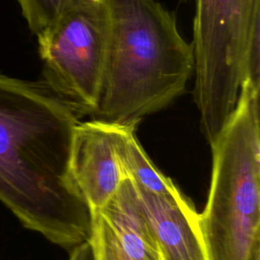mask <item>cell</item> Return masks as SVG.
<instances>
[{"mask_svg":"<svg viewBox=\"0 0 260 260\" xmlns=\"http://www.w3.org/2000/svg\"><path fill=\"white\" fill-rule=\"evenodd\" d=\"M77 114L44 81L0 73V202L65 249L87 242L90 210L69 170Z\"/></svg>","mask_w":260,"mask_h":260,"instance_id":"obj_1","label":"cell"},{"mask_svg":"<svg viewBox=\"0 0 260 260\" xmlns=\"http://www.w3.org/2000/svg\"><path fill=\"white\" fill-rule=\"evenodd\" d=\"M111 34L93 120L136 124L180 96L193 75L192 44L155 0H108Z\"/></svg>","mask_w":260,"mask_h":260,"instance_id":"obj_2","label":"cell"},{"mask_svg":"<svg viewBox=\"0 0 260 260\" xmlns=\"http://www.w3.org/2000/svg\"><path fill=\"white\" fill-rule=\"evenodd\" d=\"M259 93L244 80L234 112L210 144V188L199 213L207 260L260 256Z\"/></svg>","mask_w":260,"mask_h":260,"instance_id":"obj_3","label":"cell"},{"mask_svg":"<svg viewBox=\"0 0 260 260\" xmlns=\"http://www.w3.org/2000/svg\"><path fill=\"white\" fill-rule=\"evenodd\" d=\"M194 100L202 133L211 144L234 112L245 79L260 0H195Z\"/></svg>","mask_w":260,"mask_h":260,"instance_id":"obj_4","label":"cell"},{"mask_svg":"<svg viewBox=\"0 0 260 260\" xmlns=\"http://www.w3.org/2000/svg\"><path fill=\"white\" fill-rule=\"evenodd\" d=\"M110 34L108 0H68L37 35L42 81L78 117L98 108Z\"/></svg>","mask_w":260,"mask_h":260,"instance_id":"obj_5","label":"cell"},{"mask_svg":"<svg viewBox=\"0 0 260 260\" xmlns=\"http://www.w3.org/2000/svg\"><path fill=\"white\" fill-rule=\"evenodd\" d=\"M87 244L92 260H162L128 177L104 206L90 209Z\"/></svg>","mask_w":260,"mask_h":260,"instance_id":"obj_6","label":"cell"},{"mask_svg":"<svg viewBox=\"0 0 260 260\" xmlns=\"http://www.w3.org/2000/svg\"><path fill=\"white\" fill-rule=\"evenodd\" d=\"M69 170L89 210L111 199L125 178L115 151L114 124L92 119L75 126Z\"/></svg>","mask_w":260,"mask_h":260,"instance_id":"obj_7","label":"cell"},{"mask_svg":"<svg viewBox=\"0 0 260 260\" xmlns=\"http://www.w3.org/2000/svg\"><path fill=\"white\" fill-rule=\"evenodd\" d=\"M133 185L162 260H207L199 213L188 198L180 190L159 195Z\"/></svg>","mask_w":260,"mask_h":260,"instance_id":"obj_8","label":"cell"},{"mask_svg":"<svg viewBox=\"0 0 260 260\" xmlns=\"http://www.w3.org/2000/svg\"><path fill=\"white\" fill-rule=\"evenodd\" d=\"M135 128L136 124H114L115 151L124 175L150 193L170 195L178 192L173 181L149 159L136 137Z\"/></svg>","mask_w":260,"mask_h":260,"instance_id":"obj_9","label":"cell"},{"mask_svg":"<svg viewBox=\"0 0 260 260\" xmlns=\"http://www.w3.org/2000/svg\"><path fill=\"white\" fill-rule=\"evenodd\" d=\"M68 0H17L29 29L37 36L59 13Z\"/></svg>","mask_w":260,"mask_h":260,"instance_id":"obj_10","label":"cell"},{"mask_svg":"<svg viewBox=\"0 0 260 260\" xmlns=\"http://www.w3.org/2000/svg\"><path fill=\"white\" fill-rule=\"evenodd\" d=\"M89 247L87 242L82 243L73 249H71V254L69 260H88L89 256Z\"/></svg>","mask_w":260,"mask_h":260,"instance_id":"obj_11","label":"cell"},{"mask_svg":"<svg viewBox=\"0 0 260 260\" xmlns=\"http://www.w3.org/2000/svg\"><path fill=\"white\" fill-rule=\"evenodd\" d=\"M252 260H260V256H257V257H255V258H253Z\"/></svg>","mask_w":260,"mask_h":260,"instance_id":"obj_12","label":"cell"},{"mask_svg":"<svg viewBox=\"0 0 260 260\" xmlns=\"http://www.w3.org/2000/svg\"><path fill=\"white\" fill-rule=\"evenodd\" d=\"M181 1H182V2H185V3H187V2H189L190 0H181Z\"/></svg>","mask_w":260,"mask_h":260,"instance_id":"obj_13","label":"cell"}]
</instances>
